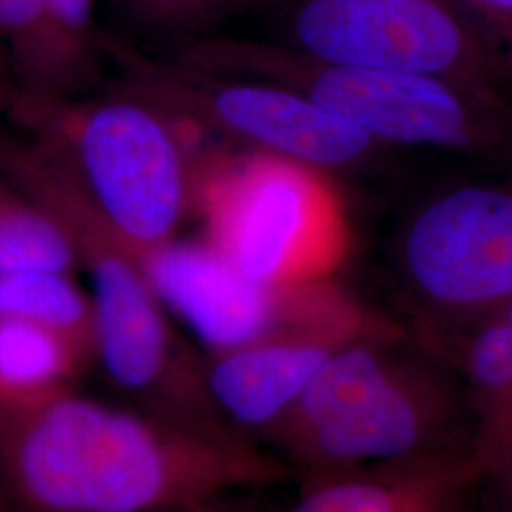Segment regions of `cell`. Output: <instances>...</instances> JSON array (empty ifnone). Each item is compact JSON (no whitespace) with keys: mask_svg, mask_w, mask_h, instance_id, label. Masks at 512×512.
Instances as JSON below:
<instances>
[{"mask_svg":"<svg viewBox=\"0 0 512 512\" xmlns=\"http://www.w3.org/2000/svg\"><path fill=\"white\" fill-rule=\"evenodd\" d=\"M467 414L473 416L463 384L442 366L401 349L359 403L311 433L283 461L308 476L475 450L465 435Z\"/></svg>","mask_w":512,"mask_h":512,"instance_id":"obj_9","label":"cell"},{"mask_svg":"<svg viewBox=\"0 0 512 512\" xmlns=\"http://www.w3.org/2000/svg\"><path fill=\"white\" fill-rule=\"evenodd\" d=\"M73 239L44 207L0 181V275L71 272Z\"/></svg>","mask_w":512,"mask_h":512,"instance_id":"obj_15","label":"cell"},{"mask_svg":"<svg viewBox=\"0 0 512 512\" xmlns=\"http://www.w3.org/2000/svg\"><path fill=\"white\" fill-rule=\"evenodd\" d=\"M374 327L366 311L325 277L296 283L270 329L236 348L205 353L209 399L236 435L260 444L321 366Z\"/></svg>","mask_w":512,"mask_h":512,"instance_id":"obj_8","label":"cell"},{"mask_svg":"<svg viewBox=\"0 0 512 512\" xmlns=\"http://www.w3.org/2000/svg\"><path fill=\"white\" fill-rule=\"evenodd\" d=\"M0 315L54 332L88 366L97 359V317L92 296L69 272L0 275Z\"/></svg>","mask_w":512,"mask_h":512,"instance_id":"obj_14","label":"cell"},{"mask_svg":"<svg viewBox=\"0 0 512 512\" xmlns=\"http://www.w3.org/2000/svg\"><path fill=\"white\" fill-rule=\"evenodd\" d=\"M84 368V361L54 332L0 315V397L8 410L73 389Z\"/></svg>","mask_w":512,"mask_h":512,"instance_id":"obj_13","label":"cell"},{"mask_svg":"<svg viewBox=\"0 0 512 512\" xmlns=\"http://www.w3.org/2000/svg\"><path fill=\"white\" fill-rule=\"evenodd\" d=\"M232 497H236V494L215 497V499H209V501H202V503H194V505H186V507L165 512H249L241 501L232 499Z\"/></svg>","mask_w":512,"mask_h":512,"instance_id":"obj_20","label":"cell"},{"mask_svg":"<svg viewBox=\"0 0 512 512\" xmlns=\"http://www.w3.org/2000/svg\"><path fill=\"white\" fill-rule=\"evenodd\" d=\"M8 71V63H6V57L2 54V50H0V73H6Z\"/></svg>","mask_w":512,"mask_h":512,"instance_id":"obj_22","label":"cell"},{"mask_svg":"<svg viewBox=\"0 0 512 512\" xmlns=\"http://www.w3.org/2000/svg\"><path fill=\"white\" fill-rule=\"evenodd\" d=\"M475 420V452L501 473L512 452V294L486 317L450 338Z\"/></svg>","mask_w":512,"mask_h":512,"instance_id":"obj_12","label":"cell"},{"mask_svg":"<svg viewBox=\"0 0 512 512\" xmlns=\"http://www.w3.org/2000/svg\"><path fill=\"white\" fill-rule=\"evenodd\" d=\"M397 270L437 344L501 306L512 294V181L429 196L404 220Z\"/></svg>","mask_w":512,"mask_h":512,"instance_id":"obj_6","label":"cell"},{"mask_svg":"<svg viewBox=\"0 0 512 512\" xmlns=\"http://www.w3.org/2000/svg\"><path fill=\"white\" fill-rule=\"evenodd\" d=\"M488 475L475 450L304 476L287 512H435L463 503Z\"/></svg>","mask_w":512,"mask_h":512,"instance_id":"obj_11","label":"cell"},{"mask_svg":"<svg viewBox=\"0 0 512 512\" xmlns=\"http://www.w3.org/2000/svg\"><path fill=\"white\" fill-rule=\"evenodd\" d=\"M169 57L211 73L281 86L363 131L380 147H425L512 160V99L437 76L329 63L249 38L175 42Z\"/></svg>","mask_w":512,"mask_h":512,"instance_id":"obj_3","label":"cell"},{"mask_svg":"<svg viewBox=\"0 0 512 512\" xmlns=\"http://www.w3.org/2000/svg\"><path fill=\"white\" fill-rule=\"evenodd\" d=\"M6 412H8V406H6V403H4L2 397H0V418H2Z\"/></svg>","mask_w":512,"mask_h":512,"instance_id":"obj_23","label":"cell"},{"mask_svg":"<svg viewBox=\"0 0 512 512\" xmlns=\"http://www.w3.org/2000/svg\"><path fill=\"white\" fill-rule=\"evenodd\" d=\"M137 262L165 310L198 336L207 353L236 348L270 329L294 287L251 281L205 239H171Z\"/></svg>","mask_w":512,"mask_h":512,"instance_id":"obj_10","label":"cell"},{"mask_svg":"<svg viewBox=\"0 0 512 512\" xmlns=\"http://www.w3.org/2000/svg\"><path fill=\"white\" fill-rule=\"evenodd\" d=\"M99 40L103 57L116 67L120 88L152 101L188 129L211 131L245 150L279 156L323 175L366 164L382 148L281 86L203 71L167 54H147L103 29Z\"/></svg>","mask_w":512,"mask_h":512,"instance_id":"obj_4","label":"cell"},{"mask_svg":"<svg viewBox=\"0 0 512 512\" xmlns=\"http://www.w3.org/2000/svg\"><path fill=\"white\" fill-rule=\"evenodd\" d=\"M55 57L71 95H80L101 74V29L93 0H42Z\"/></svg>","mask_w":512,"mask_h":512,"instance_id":"obj_17","label":"cell"},{"mask_svg":"<svg viewBox=\"0 0 512 512\" xmlns=\"http://www.w3.org/2000/svg\"><path fill=\"white\" fill-rule=\"evenodd\" d=\"M435 512H465V501H463V503H458V505H450V507H444V509H440V511Z\"/></svg>","mask_w":512,"mask_h":512,"instance_id":"obj_21","label":"cell"},{"mask_svg":"<svg viewBox=\"0 0 512 512\" xmlns=\"http://www.w3.org/2000/svg\"><path fill=\"white\" fill-rule=\"evenodd\" d=\"M0 512H4V509H2V501H0Z\"/></svg>","mask_w":512,"mask_h":512,"instance_id":"obj_24","label":"cell"},{"mask_svg":"<svg viewBox=\"0 0 512 512\" xmlns=\"http://www.w3.org/2000/svg\"><path fill=\"white\" fill-rule=\"evenodd\" d=\"M291 471L255 442L73 389L0 418V476L21 512L173 511Z\"/></svg>","mask_w":512,"mask_h":512,"instance_id":"obj_1","label":"cell"},{"mask_svg":"<svg viewBox=\"0 0 512 512\" xmlns=\"http://www.w3.org/2000/svg\"><path fill=\"white\" fill-rule=\"evenodd\" d=\"M279 35L275 42L329 63L437 76L509 95L450 0H287Z\"/></svg>","mask_w":512,"mask_h":512,"instance_id":"obj_7","label":"cell"},{"mask_svg":"<svg viewBox=\"0 0 512 512\" xmlns=\"http://www.w3.org/2000/svg\"><path fill=\"white\" fill-rule=\"evenodd\" d=\"M200 165L198 202L211 243L264 287L323 277L340 247V220L323 173L245 150Z\"/></svg>","mask_w":512,"mask_h":512,"instance_id":"obj_5","label":"cell"},{"mask_svg":"<svg viewBox=\"0 0 512 512\" xmlns=\"http://www.w3.org/2000/svg\"><path fill=\"white\" fill-rule=\"evenodd\" d=\"M0 50L18 88L71 95L55 57L42 0H0Z\"/></svg>","mask_w":512,"mask_h":512,"instance_id":"obj_16","label":"cell"},{"mask_svg":"<svg viewBox=\"0 0 512 512\" xmlns=\"http://www.w3.org/2000/svg\"><path fill=\"white\" fill-rule=\"evenodd\" d=\"M509 478H511V482H512V476H509Z\"/></svg>","mask_w":512,"mask_h":512,"instance_id":"obj_25","label":"cell"},{"mask_svg":"<svg viewBox=\"0 0 512 512\" xmlns=\"http://www.w3.org/2000/svg\"><path fill=\"white\" fill-rule=\"evenodd\" d=\"M475 31L495 73L512 82V0H450Z\"/></svg>","mask_w":512,"mask_h":512,"instance_id":"obj_19","label":"cell"},{"mask_svg":"<svg viewBox=\"0 0 512 512\" xmlns=\"http://www.w3.org/2000/svg\"><path fill=\"white\" fill-rule=\"evenodd\" d=\"M251 2L255 0H116V6L135 29L181 42L202 37Z\"/></svg>","mask_w":512,"mask_h":512,"instance_id":"obj_18","label":"cell"},{"mask_svg":"<svg viewBox=\"0 0 512 512\" xmlns=\"http://www.w3.org/2000/svg\"><path fill=\"white\" fill-rule=\"evenodd\" d=\"M0 110L73 181L135 258L177 238L196 207L200 164L186 126L137 93L48 95L0 84Z\"/></svg>","mask_w":512,"mask_h":512,"instance_id":"obj_2","label":"cell"}]
</instances>
